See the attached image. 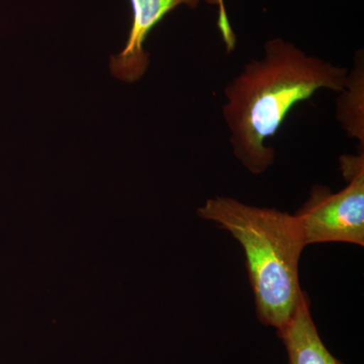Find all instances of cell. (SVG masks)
<instances>
[{
    "instance_id": "obj_1",
    "label": "cell",
    "mask_w": 364,
    "mask_h": 364,
    "mask_svg": "<svg viewBox=\"0 0 364 364\" xmlns=\"http://www.w3.org/2000/svg\"><path fill=\"white\" fill-rule=\"evenodd\" d=\"M263 56L244 65L225 87L222 114L234 156L255 176L274 162L267 140L291 109L318 90L339 92L348 69L308 54L282 38L265 42Z\"/></svg>"
},
{
    "instance_id": "obj_2",
    "label": "cell",
    "mask_w": 364,
    "mask_h": 364,
    "mask_svg": "<svg viewBox=\"0 0 364 364\" xmlns=\"http://www.w3.org/2000/svg\"><path fill=\"white\" fill-rule=\"evenodd\" d=\"M198 214L229 231L241 244L257 317L262 324L282 330L304 294L299 261L306 246L294 215L228 196L208 198Z\"/></svg>"
},
{
    "instance_id": "obj_3",
    "label": "cell",
    "mask_w": 364,
    "mask_h": 364,
    "mask_svg": "<svg viewBox=\"0 0 364 364\" xmlns=\"http://www.w3.org/2000/svg\"><path fill=\"white\" fill-rule=\"evenodd\" d=\"M339 161L346 188L334 193L316 184L294 215L305 246L327 242L364 245V151L342 155Z\"/></svg>"
},
{
    "instance_id": "obj_4",
    "label": "cell",
    "mask_w": 364,
    "mask_h": 364,
    "mask_svg": "<svg viewBox=\"0 0 364 364\" xmlns=\"http://www.w3.org/2000/svg\"><path fill=\"white\" fill-rule=\"evenodd\" d=\"M133 21L123 51L109 60L112 74L124 82L133 83L142 77L149 66V54L144 42L151 31L170 11L181 6L196 9L203 0H130ZM210 4V0H205Z\"/></svg>"
},
{
    "instance_id": "obj_5",
    "label": "cell",
    "mask_w": 364,
    "mask_h": 364,
    "mask_svg": "<svg viewBox=\"0 0 364 364\" xmlns=\"http://www.w3.org/2000/svg\"><path fill=\"white\" fill-rule=\"evenodd\" d=\"M277 334L286 346L289 364H344L323 343L305 291L293 317Z\"/></svg>"
},
{
    "instance_id": "obj_6",
    "label": "cell",
    "mask_w": 364,
    "mask_h": 364,
    "mask_svg": "<svg viewBox=\"0 0 364 364\" xmlns=\"http://www.w3.org/2000/svg\"><path fill=\"white\" fill-rule=\"evenodd\" d=\"M353 68L348 70L346 83L339 91L336 117L347 136L355 139L364 150V54L358 50Z\"/></svg>"
},
{
    "instance_id": "obj_7",
    "label": "cell",
    "mask_w": 364,
    "mask_h": 364,
    "mask_svg": "<svg viewBox=\"0 0 364 364\" xmlns=\"http://www.w3.org/2000/svg\"><path fill=\"white\" fill-rule=\"evenodd\" d=\"M212 6H217L219 9V21H218V26H219L220 31H221L223 41L228 51H233L235 44H236V36L232 30L230 21L228 20L226 9H225L224 0H210Z\"/></svg>"
}]
</instances>
